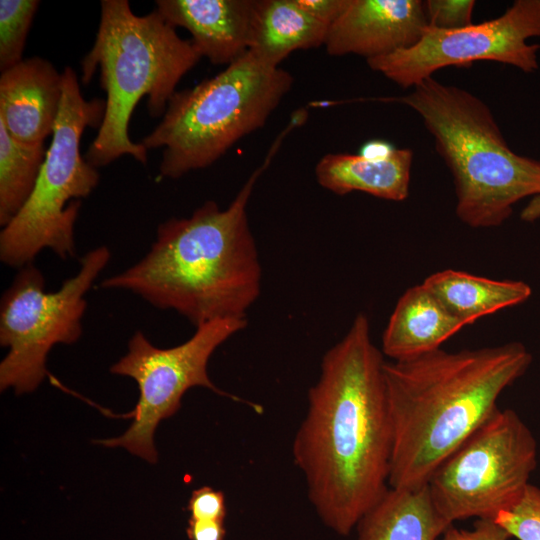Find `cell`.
Masks as SVG:
<instances>
[{
	"instance_id": "23",
	"label": "cell",
	"mask_w": 540,
	"mask_h": 540,
	"mask_svg": "<svg viewBox=\"0 0 540 540\" xmlns=\"http://www.w3.org/2000/svg\"><path fill=\"white\" fill-rule=\"evenodd\" d=\"M423 3L431 28L453 30L473 24L474 0H426Z\"/></svg>"
},
{
	"instance_id": "24",
	"label": "cell",
	"mask_w": 540,
	"mask_h": 540,
	"mask_svg": "<svg viewBox=\"0 0 540 540\" xmlns=\"http://www.w3.org/2000/svg\"><path fill=\"white\" fill-rule=\"evenodd\" d=\"M187 508L192 519L224 521L226 515L224 494L209 486L195 489Z\"/></svg>"
},
{
	"instance_id": "28",
	"label": "cell",
	"mask_w": 540,
	"mask_h": 540,
	"mask_svg": "<svg viewBox=\"0 0 540 540\" xmlns=\"http://www.w3.org/2000/svg\"><path fill=\"white\" fill-rule=\"evenodd\" d=\"M395 147L385 140H370L367 141L360 150V155L367 158H384L393 152Z\"/></svg>"
},
{
	"instance_id": "1",
	"label": "cell",
	"mask_w": 540,
	"mask_h": 540,
	"mask_svg": "<svg viewBox=\"0 0 540 540\" xmlns=\"http://www.w3.org/2000/svg\"><path fill=\"white\" fill-rule=\"evenodd\" d=\"M384 355L358 313L326 351L293 441V459L321 520L346 536L389 488L392 426Z\"/></svg>"
},
{
	"instance_id": "12",
	"label": "cell",
	"mask_w": 540,
	"mask_h": 540,
	"mask_svg": "<svg viewBox=\"0 0 540 540\" xmlns=\"http://www.w3.org/2000/svg\"><path fill=\"white\" fill-rule=\"evenodd\" d=\"M427 27L421 0H349L329 26L324 46L331 56L369 60L413 47Z\"/></svg>"
},
{
	"instance_id": "7",
	"label": "cell",
	"mask_w": 540,
	"mask_h": 540,
	"mask_svg": "<svg viewBox=\"0 0 540 540\" xmlns=\"http://www.w3.org/2000/svg\"><path fill=\"white\" fill-rule=\"evenodd\" d=\"M106 101L86 100L72 67L62 71V99L52 141L29 198L0 232V260L20 269L43 250L62 260L76 254L74 227L81 198L97 187L100 175L80 152L87 127H100Z\"/></svg>"
},
{
	"instance_id": "3",
	"label": "cell",
	"mask_w": 540,
	"mask_h": 540,
	"mask_svg": "<svg viewBox=\"0 0 540 540\" xmlns=\"http://www.w3.org/2000/svg\"><path fill=\"white\" fill-rule=\"evenodd\" d=\"M520 342L432 352L385 361L392 426L388 484L427 485L437 467L499 408L497 401L529 368Z\"/></svg>"
},
{
	"instance_id": "19",
	"label": "cell",
	"mask_w": 540,
	"mask_h": 540,
	"mask_svg": "<svg viewBox=\"0 0 540 540\" xmlns=\"http://www.w3.org/2000/svg\"><path fill=\"white\" fill-rule=\"evenodd\" d=\"M423 284L466 326L521 304L532 294L523 281L495 280L454 269L435 272Z\"/></svg>"
},
{
	"instance_id": "13",
	"label": "cell",
	"mask_w": 540,
	"mask_h": 540,
	"mask_svg": "<svg viewBox=\"0 0 540 540\" xmlns=\"http://www.w3.org/2000/svg\"><path fill=\"white\" fill-rule=\"evenodd\" d=\"M258 0H157L155 10L192 36L201 57L230 65L249 50Z\"/></svg>"
},
{
	"instance_id": "20",
	"label": "cell",
	"mask_w": 540,
	"mask_h": 540,
	"mask_svg": "<svg viewBox=\"0 0 540 540\" xmlns=\"http://www.w3.org/2000/svg\"><path fill=\"white\" fill-rule=\"evenodd\" d=\"M44 142L29 144L13 138L0 122V225H7L34 189L46 157Z\"/></svg>"
},
{
	"instance_id": "8",
	"label": "cell",
	"mask_w": 540,
	"mask_h": 540,
	"mask_svg": "<svg viewBox=\"0 0 540 540\" xmlns=\"http://www.w3.org/2000/svg\"><path fill=\"white\" fill-rule=\"evenodd\" d=\"M110 258L106 246L88 251L78 272L53 292L45 290V277L33 263L18 270L0 302V344L8 348L0 363L1 391H34L47 375L52 347L79 340L85 295Z\"/></svg>"
},
{
	"instance_id": "18",
	"label": "cell",
	"mask_w": 540,
	"mask_h": 540,
	"mask_svg": "<svg viewBox=\"0 0 540 540\" xmlns=\"http://www.w3.org/2000/svg\"><path fill=\"white\" fill-rule=\"evenodd\" d=\"M328 28L303 11L295 0H258L248 52L279 67L296 50L324 45Z\"/></svg>"
},
{
	"instance_id": "10",
	"label": "cell",
	"mask_w": 540,
	"mask_h": 540,
	"mask_svg": "<svg viewBox=\"0 0 540 540\" xmlns=\"http://www.w3.org/2000/svg\"><path fill=\"white\" fill-rule=\"evenodd\" d=\"M246 326V318L209 321L197 326L188 340L171 348L156 347L142 331H136L128 342L127 353L110 368L112 374L128 376L138 384L140 394L131 412L133 421L121 436L96 443L123 447L150 463H156V428L163 419L178 411L188 389L205 387L240 401L214 385L208 376L207 365L214 351Z\"/></svg>"
},
{
	"instance_id": "14",
	"label": "cell",
	"mask_w": 540,
	"mask_h": 540,
	"mask_svg": "<svg viewBox=\"0 0 540 540\" xmlns=\"http://www.w3.org/2000/svg\"><path fill=\"white\" fill-rule=\"evenodd\" d=\"M62 99V73L39 56L1 72L0 122L16 140L42 143L53 134Z\"/></svg>"
},
{
	"instance_id": "2",
	"label": "cell",
	"mask_w": 540,
	"mask_h": 540,
	"mask_svg": "<svg viewBox=\"0 0 540 540\" xmlns=\"http://www.w3.org/2000/svg\"><path fill=\"white\" fill-rule=\"evenodd\" d=\"M286 127L262 165L225 209L206 201L190 217L170 218L157 227L149 251L100 287L129 291L161 310H174L195 327L216 319L246 318L261 293L262 268L247 206L269 166Z\"/></svg>"
},
{
	"instance_id": "16",
	"label": "cell",
	"mask_w": 540,
	"mask_h": 540,
	"mask_svg": "<svg viewBox=\"0 0 540 540\" xmlns=\"http://www.w3.org/2000/svg\"><path fill=\"white\" fill-rule=\"evenodd\" d=\"M413 151L395 148L384 158L360 154H325L315 166L318 184L337 195L360 191L374 197L403 201L409 195Z\"/></svg>"
},
{
	"instance_id": "27",
	"label": "cell",
	"mask_w": 540,
	"mask_h": 540,
	"mask_svg": "<svg viewBox=\"0 0 540 540\" xmlns=\"http://www.w3.org/2000/svg\"><path fill=\"white\" fill-rule=\"evenodd\" d=\"M223 522L190 518L187 527L188 538L190 540H224Z\"/></svg>"
},
{
	"instance_id": "9",
	"label": "cell",
	"mask_w": 540,
	"mask_h": 540,
	"mask_svg": "<svg viewBox=\"0 0 540 540\" xmlns=\"http://www.w3.org/2000/svg\"><path fill=\"white\" fill-rule=\"evenodd\" d=\"M537 441L512 409H498L434 471L427 483L442 518L495 520L523 496L536 469Z\"/></svg>"
},
{
	"instance_id": "25",
	"label": "cell",
	"mask_w": 540,
	"mask_h": 540,
	"mask_svg": "<svg viewBox=\"0 0 540 540\" xmlns=\"http://www.w3.org/2000/svg\"><path fill=\"white\" fill-rule=\"evenodd\" d=\"M507 531L494 520L476 519L471 529L450 525L438 540H509Z\"/></svg>"
},
{
	"instance_id": "21",
	"label": "cell",
	"mask_w": 540,
	"mask_h": 540,
	"mask_svg": "<svg viewBox=\"0 0 540 540\" xmlns=\"http://www.w3.org/2000/svg\"><path fill=\"white\" fill-rule=\"evenodd\" d=\"M40 5L38 0H0V70L17 65L33 18Z\"/></svg>"
},
{
	"instance_id": "17",
	"label": "cell",
	"mask_w": 540,
	"mask_h": 540,
	"mask_svg": "<svg viewBox=\"0 0 540 540\" xmlns=\"http://www.w3.org/2000/svg\"><path fill=\"white\" fill-rule=\"evenodd\" d=\"M449 526L427 485L389 487L357 524V540H438Z\"/></svg>"
},
{
	"instance_id": "26",
	"label": "cell",
	"mask_w": 540,
	"mask_h": 540,
	"mask_svg": "<svg viewBox=\"0 0 540 540\" xmlns=\"http://www.w3.org/2000/svg\"><path fill=\"white\" fill-rule=\"evenodd\" d=\"M297 5L317 21L330 26L343 13L349 0H295Z\"/></svg>"
},
{
	"instance_id": "11",
	"label": "cell",
	"mask_w": 540,
	"mask_h": 540,
	"mask_svg": "<svg viewBox=\"0 0 540 540\" xmlns=\"http://www.w3.org/2000/svg\"><path fill=\"white\" fill-rule=\"evenodd\" d=\"M540 0H515L499 17L464 28L427 27L411 48L366 60L368 66L402 88L414 87L448 66L494 61L525 73L539 68Z\"/></svg>"
},
{
	"instance_id": "4",
	"label": "cell",
	"mask_w": 540,
	"mask_h": 540,
	"mask_svg": "<svg viewBox=\"0 0 540 540\" xmlns=\"http://www.w3.org/2000/svg\"><path fill=\"white\" fill-rule=\"evenodd\" d=\"M100 6L94 44L81 61V81L88 84L99 70L106 107L84 158L98 168L127 154L145 165L148 150L128 135L137 103L146 96L149 115L163 117L177 84L202 57L156 10L138 16L127 0H102Z\"/></svg>"
},
{
	"instance_id": "5",
	"label": "cell",
	"mask_w": 540,
	"mask_h": 540,
	"mask_svg": "<svg viewBox=\"0 0 540 540\" xmlns=\"http://www.w3.org/2000/svg\"><path fill=\"white\" fill-rule=\"evenodd\" d=\"M413 109L449 168L456 215L471 228L501 226L513 206L540 194V160L515 153L480 98L429 77L405 96L380 98Z\"/></svg>"
},
{
	"instance_id": "22",
	"label": "cell",
	"mask_w": 540,
	"mask_h": 540,
	"mask_svg": "<svg viewBox=\"0 0 540 540\" xmlns=\"http://www.w3.org/2000/svg\"><path fill=\"white\" fill-rule=\"evenodd\" d=\"M512 538L540 540V488L529 484L523 496L494 520Z\"/></svg>"
},
{
	"instance_id": "29",
	"label": "cell",
	"mask_w": 540,
	"mask_h": 540,
	"mask_svg": "<svg viewBox=\"0 0 540 540\" xmlns=\"http://www.w3.org/2000/svg\"><path fill=\"white\" fill-rule=\"evenodd\" d=\"M520 218L524 222H534L540 218V194L531 198L523 208Z\"/></svg>"
},
{
	"instance_id": "6",
	"label": "cell",
	"mask_w": 540,
	"mask_h": 540,
	"mask_svg": "<svg viewBox=\"0 0 540 540\" xmlns=\"http://www.w3.org/2000/svg\"><path fill=\"white\" fill-rule=\"evenodd\" d=\"M293 76L247 52L217 75L176 91L141 144L162 148L161 177L206 168L263 127L293 85Z\"/></svg>"
},
{
	"instance_id": "15",
	"label": "cell",
	"mask_w": 540,
	"mask_h": 540,
	"mask_svg": "<svg viewBox=\"0 0 540 540\" xmlns=\"http://www.w3.org/2000/svg\"><path fill=\"white\" fill-rule=\"evenodd\" d=\"M466 325L422 283L398 299L382 335L381 352L392 361L434 350Z\"/></svg>"
}]
</instances>
